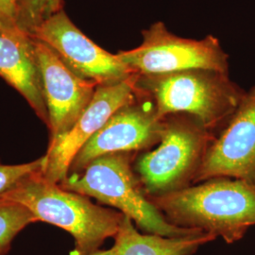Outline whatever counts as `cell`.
Here are the masks:
<instances>
[{"mask_svg": "<svg viewBox=\"0 0 255 255\" xmlns=\"http://www.w3.org/2000/svg\"><path fill=\"white\" fill-rule=\"evenodd\" d=\"M20 0H0V27L17 26Z\"/></svg>", "mask_w": 255, "mask_h": 255, "instance_id": "17", "label": "cell"}, {"mask_svg": "<svg viewBox=\"0 0 255 255\" xmlns=\"http://www.w3.org/2000/svg\"><path fill=\"white\" fill-rule=\"evenodd\" d=\"M220 177L255 185V85L211 141L192 185Z\"/></svg>", "mask_w": 255, "mask_h": 255, "instance_id": "9", "label": "cell"}, {"mask_svg": "<svg viewBox=\"0 0 255 255\" xmlns=\"http://www.w3.org/2000/svg\"><path fill=\"white\" fill-rule=\"evenodd\" d=\"M0 198L31 212L36 221L53 224L75 239L76 255H90L117 236L124 214L93 203L88 197L69 191L46 179L42 171L25 178Z\"/></svg>", "mask_w": 255, "mask_h": 255, "instance_id": "2", "label": "cell"}, {"mask_svg": "<svg viewBox=\"0 0 255 255\" xmlns=\"http://www.w3.org/2000/svg\"><path fill=\"white\" fill-rule=\"evenodd\" d=\"M148 199L173 225L222 237L229 244L255 225V185L238 179L214 178Z\"/></svg>", "mask_w": 255, "mask_h": 255, "instance_id": "1", "label": "cell"}, {"mask_svg": "<svg viewBox=\"0 0 255 255\" xmlns=\"http://www.w3.org/2000/svg\"><path fill=\"white\" fill-rule=\"evenodd\" d=\"M165 119L159 146L142 155L134 171L147 198L190 186L213 133L185 115Z\"/></svg>", "mask_w": 255, "mask_h": 255, "instance_id": "5", "label": "cell"}, {"mask_svg": "<svg viewBox=\"0 0 255 255\" xmlns=\"http://www.w3.org/2000/svg\"><path fill=\"white\" fill-rule=\"evenodd\" d=\"M63 0H20L17 27L31 33L45 20L62 9Z\"/></svg>", "mask_w": 255, "mask_h": 255, "instance_id": "15", "label": "cell"}, {"mask_svg": "<svg viewBox=\"0 0 255 255\" xmlns=\"http://www.w3.org/2000/svg\"><path fill=\"white\" fill-rule=\"evenodd\" d=\"M215 239L204 232L178 237L142 234L124 215L112 249L114 255H193L200 247Z\"/></svg>", "mask_w": 255, "mask_h": 255, "instance_id": "13", "label": "cell"}, {"mask_svg": "<svg viewBox=\"0 0 255 255\" xmlns=\"http://www.w3.org/2000/svg\"><path fill=\"white\" fill-rule=\"evenodd\" d=\"M139 75H132L123 82L97 86L87 108L73 128L54 145L48 146L42 170L50 182L62 183L67 178L74 158L83 146L103 127L120 108L137 98Z\"/></svg>", "mask_w": 255, "mask_h": 255, "instance_id": "10", "label": "cell"}, {"mask_svg": "<svg viewBox=\"0 0 255 255\" xmlns=\"http://www.w3.org/2000/svg\"><path fill=\"white\" fill-rule=\"evenodd\" d=\"M30 35L49 46L74 73L98 86L123 82L132 73L118 54L89 39L62 9L33 29Z\"/></svg>", "mask_w": 255, "mask_h": 255, "instance_id": "7", "label": "cell"}, {"mask_svg": "<svg viewBox=\"0 0 255 255\" xmlns=\"http://www.w3.org/2000/svg\"><path fill=\"white\" fill-rule=\"evenodd\" d=\"M130 152L102 155L82 171L69 174L60 185L119 209L144 234L165 237L189 236L200 230L170 223L146 197L131 165Z\"/></svg>", "mask_w": 255, "mask_h": 255, "instance_id": "4", "label": "cell"}, {"mask_svg": "<svg viewBox=\"0 0 255 255\" xmlns=\"http://www.w3.org/2000/svg\"><path fill=\"white\" fill-rule=\"evenodd\" d=\"M35 47L49 119L50 146L73 128L98 85L77 76L49 46L36 39Z\"/></svg>", "mask_w": 255, "mask_h": 255, "instance_id": "11", "label": "cell"}, {"mask_svg": "<svg viewBox=\"0 0 255 255\" xmlns=\"http://www.w3.org/2000/svg\"><path fill=\"white\" fill-rule=\"evenodd\" d=\"M0 77L25 98L48 127L35 39L17 26L0 27Z\"/></svg>", "mask_w": 255, "mask_h": 255, "instance_id": "12", "label": "cell"}, {"mask_svg": "<svg viewBox=\"0 0 255 255\" xmlns=\"http://www.w3.org/2000/svg\"><path fill=\"white\" fill-rule=\"evenodd\" d=\"M90 255H114V253H113V249H110L107 251H98Z\"/></svg>", "mask_w": 255, "mask_h": 255, "instance_id": "18", "label": "cell"}, {"mask_svg": "<svg viewBox=\"0 0 255 255\" xmlns=\"http://www.w3.org/2000/svg\"><path fill=\"white\" fill-rule=\"evenodd\" d=\"M136 88L160 119L185 115L211 133L225 126L245 94L229 74L204 69L139 75Z\"/></svg>", "mask_w": 255, "mask_h": 255, "instance_id": "3", "label": "cell"}, {"mask_svg": "<svg viewBox=\"0 0 255 255\" xmlns=\"http://www.w3.org/2000/svg\"><path fill=\"white\" fill-rule=\"evenodd\" d=\"M44 164V156L27 164L10 165L0 163V197L15 187L25 178L42 171Z\"/></svg>", "mask_w": 255, "mask_h": 255, "instance_id": "16", "label": "cell"}, {"mask_svg": "<svg viewBox=\"0 0 255 255\" xmlns=\"http://www.w3.org/2000/svg\"><path fill=\"white\" fill-rule=\"evenodd\" d=\"M165 119H160L153 102L137 91V98L116 112L74 158L69 174L79 173L96 158L116 152L149 148L162 140Z\"/></svg>", "mask_w": 255, "mask_h": 255, "instance_id": "8", "label": "cell"}, {"mask_svg": "<svg viewBox=\"0 0 255 255\" xmlns=\"http://www.w3.org/2000/svg\"><path fill=\"white\" fill-rule=\"evenodd\" d=\"M33 222L36 219L25 206L0 198V255H6L13 238Z\"/></svg>", "mask_w": 255, "mask_h": 255, "instance_id": "14", "label": "cell"}, {"mask_svg": "<svg viewBox=\"0 0 255 255\" xmlns=\"http://www.w3.org/2000/svg\"><path fill=\"white\" fill-rule=\"evenodd\" d=\"M140 46L119 51V59L136 75L176 73L204 69L229 74V55L213 35L188 39L170 32L158 21L142 31Z\"/></svg>", "mask_w": 255, "mask_h": 255, "instance_id": "6", "label": "cell"}]
</instances>
